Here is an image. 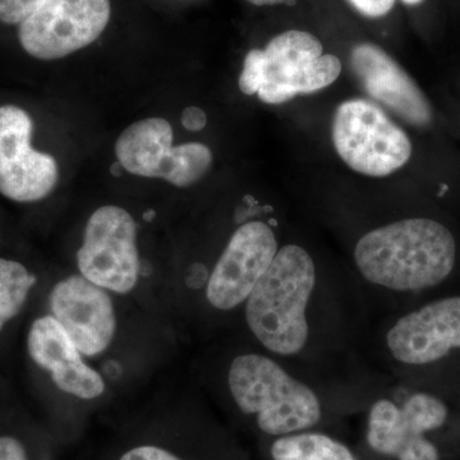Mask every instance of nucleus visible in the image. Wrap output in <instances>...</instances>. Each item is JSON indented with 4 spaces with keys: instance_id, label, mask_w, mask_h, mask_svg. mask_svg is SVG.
<instances>
[{
    "instance_id": "obj_1",
    "label": "nucleus",
    "mask_w": 460,
    "mask_h": 460,
    "mask_svg": "<svg viewBox=\"0 0 460 460\" xmlns=\"http://www.w3.org/2000/svg\"><path fill=\"white\" fill-rule=\"evenodd\" d=\"M242 313L253 343L284 361L339 376L371 370L362 358L370 314L361 293L304 244H281Z\"/></svg>"
},
{
    "instance_id": "obj_2",
    "label": "nucleus",
    "mask_w": 460,
    "mask_h": 460,
    "mask_svg": "<svg viewBox=\"0 0 460 460\" xmlns=\"http://www.w3.org/2000/svg\"><path fill=\"white\" fill-rule=\"evenodd\" d=\"M384 380L374 370L350 376L305 370L257 344L234 354L224 376L235 410L268 438L328 429L359 413Z\"/></svg>"
},
{
    "instance_id": "obj_3",
    "label": "nucleus",
    "mask_w": 460,
    "mask_h": 460,
    "mask_svg": "<svg viewBox=\"0 0 460 460\" xmlns=\"http://www.w3.org/2000/svg\"><path fill=\"white\" fill-rule=\"evenodd\" d=\"M352 278L370 321L460 290L458 239L431 217L374 226L352 248Z\"/></svg>"
},
{
    "instance_id": "obj_4",
    "label": "nucleus",
    "mask_w": 460,
    "mask_h": 460,
    "mask_svg": "<svg viewBox=\"0 0 460 460\" xmlns=\"http://www.w3.org/2000/svg\"><path fill=\"white\" fill-rule=\"evenodd\" d=\"M362 358L381 376L460 404V290L371 320Z\"/></svg>"
},
{
    "instance_id": "obj_5",
    "label": "nucleus",
    "mask_w": 460,
    "mask_h": 460,
    "mask_svg": "<svg viewBox=\"0 0 460 460\" xmlns=\"http://www.w3.org/2000/svg\"><path fill=\"white\" fill-rule=\"evenodd\" d=\"M458 404L428 387L385 378L361 411L367 453L381 460H443L435 436L454 423Z\"/></svg>"
},
{
    "instance_id": "obj_6",
    "label": "nucleus",
    "mask_w": 460,
    "mask_h": 460,
    "mask_svg": "<svg viewBox=\"0 0 460 460\" xmlns=\"http://www.w3.org/2000/svg\"><path fill=\"white\" fill-rule=\"evenodd\" d=\"M332 137L345 164L366 177H387L407 164L411 156L407 133L368 100H345L339 105Z\"/></svg>"
},
{
    "instance_id": "obj_7",
    "label": "nucleus",
    "mask_w": 460,
    "mask_h": 460,
    "mask_svg": "<svg viewBox=\"0 0 460 460\" xmlns=\"http://www.w3.org/2000/svg\"><path fill=\"white\" fill-rule=\"evenodd\" d=\"M277 228L275 217L239 224L208 275L204 296L211 310L219 314L243 311L248 296L279 251Z\"/></svg>"
},
{
    "instance_id": "obj_8",
    "label": "nucleus",
    "mask_w": 460,
    "mask_h": 460,
    "mask_svg": "<svg viewBox=\"0 0 460 460\" xmlns=\"http://www.w3.org/2000/svg\"><path fill=\"white\" fill-rule=\"evenodd\" d=\"M136 238L137 224L128 211L114 205L98 208L87 222L77 252L81 275L111 292H131L141 271Z\"/></svg>"
},
{
    "instance_id": "obj_9",
    "label": "nucleus",
    "mask_w": 460,
    "mask_h": 460,
    "mask_svg": "<svg viewBox=\"0 0 460 460\" xmlns=\"http://www.w3.org/2000/svg\"><path fill=\"white\" fill-rule=\"evenodd\" d=\"M265 80L257 95L265 104L278 105L298 95L326 89L341 74V62L313 33L290 30L271 39L263 49Z\"/></svg>"
},
{
    "instance_id": "obj_10",
    "label": "nucleus",
    "mask_w": 460,
    "mask_h": 460,
    "mask_svg": "<svg viewBox=\"0 0 460 460\" xmlns=\"http://www.w3.org/2000/svg\"><path fill=\"white\" fill-rule=\"evenodd\" d=\"M111 13V0H45L18 25V40L35 59H60L93 44Z\"/></svg>"
},
{
    "instance_id": "obj_11",
    "label": "nucleus",
    "mask_w": 460,
    "mask_h": 460,
    "mask_svg": "<svg viewBox=\"0 0 460 460\" xmlns=\"http://www.w3.org/2000/svg\"><path fill=\"white\" fill-rule=\"evenodd\" d=\"M33 122L16 105L0 107V195L20 204L41 201L56 189V159L31 145Z\"/></svg>"
},
{
    "instance_id": "obj_12",
    "label": "nucleus",
    "mask_w": 460,
    "mask_h": 460,
    "mask_svg": "<svg viewBox=\"0 0 460 460\" xmlns=\"http://www.w3.org/2000/svg\"><path fill=\"white\" fill-rule=\"evenodd\" d=\"M50 314L84 356H98L113 341L117 320L104 288L83 275H72L51 289Z\"/></svg>"
},
{
    "instance_id": "obj_13",
    "label": "nucleus",
    "mask_w": 460,
    "mask_h": 460,
    "mask_svg": "<svg viewBox=\"0 0 460 460\" xmlns=\"http://www.w3.org/2000/svg\"><path fill=\"white\" fill-rule=\"evenodd\" d=\"M350 66L366 93L405 123L425 128L432 109L422 90L385 50L371 42L356 45Z\"/></svg>"
},
{
    "instance_id": "obj_14",
    "label": "nucleus",
    "mask_w": 460,
    "mask_h": 460,
    "mask_svg": "<svg viewBox=\"0 0 460 460\" xmlns=\"http://www.w3.org/2000/svg\"><path fill=\"white\" fill-rule=\"evenodd\" d=\"M27 353L66 394L86 401L104 394V380L84 362L83 353L51 314L39 317L30 326Z\"/></svg>"
},
{
    "instance_id": "obj_15",
    "label": "nucleus",
    "mask_w": 460,
    "mask_h": 460,
    "mask_svg": "<svg viewBox=\"0 0 460 460\" xmlns=\"http://www.w3.org/2000/svg\"><path fill=\"white\" fill-rule=\"evenodd\" d=\"M171 123L147 118L124 129L115 144V155L124 171L145 178L171 181L177 146H172Z\"/></svg>"
},
{
    "instance_id": "obj_16",
    "label": "nucleus",
    "mask_w": 460,
    "mask_h": 460,
    "mask_svg": "<svg viewBox=\"0 0 460 460\" xmlns=\"http://www.w3.org/2000/svg\"><path fill=\"white\" fill-rule=\"evenodd\" d=\"M268 456L270 460H363L361 454L328 429L269 438Z\"/></svg>"
},
{
    "instance_id": "obj_17",
    "label": "nucleus",
    "mask_w": 460,
    "mask_h": 460,
    "mask_svg": "<svg viewBox=\"0 0 460 460\" xmlns=\"http://www.w3.org/2000/svg\"><path fill=\"white\" fill-rule=\"evenodd\" d=\"M36 283L23 263L0 257V334L22 313Z\"/></svg>"
},
{
    "instance_id": "obj_18",
    "label": "nucleus",
    "mask_w": 460,
    "mask_h": 460,
    "mask_svg": "<svg viewBox=\"0 0 460 460\" xmlns=\"http://www.w3.org/2000/svg\"><path fill=\"white\" fill-rule=\"evenodd\" d=\"M265 80V54L261 49L248 51L243 62V71L239 77V89L244 95H255Z\"/></svg>"
},
{
    "instance_id": "obj_19",
    "label": "nucleus",
    "mask_w": 460,
    "mask_h": 460,
    "mask_svg": "<svg viewBox=\"0 0 460 460\" xmlns=\"http://www.w3.org/2000/svg\"><path fill=\"white\" fill-rule=\"evenodd\" d=\"M45 0H0V22L21 25Z\"/></svg>"
},
{
    "instance_id": "obj_20",
    "label": "nucleus",
    "mask_w": 460,
    "mask_h": 460,
    "mask_svg": "<svg viewBox=\"0 0 460 460\" xmlns=\"http://www.w3.org/2000/svg\"><path fill=\"white\" fill-rule=\"evenodd\" d=\"M0 460H31L25 443L17 436L0 435Z\"/></svg>"
},
{
    "instance_id": "obj_21",
    "label": "nucleus",
    "mask_w": 460,
    "mask_h": 460,
    "mask_svg": "<svg viewBox=\"0 0 460 460\" xmlns=\"http://www.w3.org/2000/svg\"><path fill=\"white\" fill-rule=\"evenodd\" d=\"M357 12L368 18L386 16L394 7L395 0H348Z\"/></svg>"
},
{
    "instance_id": "obj_22",
    "label": "nucleus",
    "mask_w": 460,
    "mask_h": 460,
    "mask_svg": "<svg viewBox=\"0 0 460 460\" xmlns=\"http://www.w3.org/2000/svg\"><path fill=\"white\" fill-rule=\"evenodd\" d=\"M120 460H183L174 454L154 445H142L128 450Z\"/></svg>"
},
{
    "instance_id": "obj_23",
    "label": "nucleus",
    "mask_w": 460,
    "mask_h": 460,
    "mask_svg": "<svg viewBox=\"0 0 460 460\" xmlns=\"http://www.w3.org/2000/svg\"><path fill=\"white\" fill-rule=\"evenodd\" d=\"M208 124V117L201 108L189 107L181 113V126L190 132H199Z\"/></svg>"
},
{
    "instance_id": "obj_24",
    "label": "nucleus",
    "mask_w": 460,
    "mask_h": 460,
    "mask_svg": "<svg viewBox=\"0 0 460 460\" xmlns=\"http://www.w3.org/2000/svg\"><path fill=\"white\" fill-rule=\"evenodd\" d=\"M208 280V268L201 262L193 263L187 270L186 284L190 289L204 290Z\"/></svg>"
},
{
    "instance_id": "obj_25",
    "label": "nucleus",
    "mask_w": 460,
    "mask_h": 460,
    "mask_svg": "<svg viewBox=\"0 0 460 460\" xmlns=\"http://www.w3.org/2000/svg\"><path fill=\"white\" fill-rule=\"evenodd\" d=\"M248 2L252 3V4L259 5V7H263V5L283 4L287 0H248Z\"/></svg>"
},
{
    "instance_id": "obj_26",
    "label": "nucleus",
    "mask_w": 460,
    "mask_h": 460,
    "mask_svg": "<svg viewBox=\"0 0 460 460\" xmlns=\"http://www.w3.org/2000/svg\"><path fill=\"white\" fill-rule=\"evenodd\" d=\"M123 166L120 164L119 162L114 163V164H111V175H114V177H122L123 174Z\"/></svg>"
},
{
    "instance_id": "obj_27",
    "label": "nucleus",
    "mask_w": 460,
    "mask_h": 460,
    "mask_svg": "<svg viewBox=\"0 0 460 460\" xmlns=\"http://www.w3.org/2000/svg\"><path fill=\"white\" fill-rule=\"evenodd\" d=\"M154 217H155V211L154 210H148L144 215V219L146 220V222H153Z\"/></svg>"
},
{
    "instance_id": "obj_28",
    "label": "nucleus",
    "mask_w": 460,
    "mask_h": 460,
    "mask_svg": "<svg viewBox=\"0 0 460 460\" xmlns=\"http://www.w3.org/2000/svg\"><path fill=\"white\" fill-rule=\"evenodd\" d=\"M402 2L408 5H419L420 3L425 2V0H402Z\"/></svg>"
},
{
    "instance_id": "obj_29",
    "label": "nucleus",
    "mask_w": 460,
    "mask_h": 460,
    "mask_svg": "<svg viewBox=\"0 0 460 460\" xmlns=\"http://www.w3.org/2000/svg\"><path fill=\"white\" fill-rule=\"evenodd\" d=\"M286 4L290 5V7H292V5L296 4V0H287Z\"/></svg>"
},
{
    "instance_id": "obj_30",
    "label": "nucleus",
    "mask_w": 460,
    "mask_h": 460,
    "mask_svg": "<svg viewBox=\"0 0 460 460\" xmlns=\"http://www.w3.org/2000/svg\"><path fill=\"white\" fill-rule=\"evenodd\" d=\"M460 405V404H459Z\"/></svg>"
}]
</instances>
